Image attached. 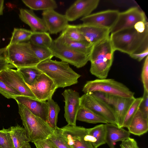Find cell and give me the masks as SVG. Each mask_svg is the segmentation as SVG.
I'll use <instances>...</instances> for the list:
<instances>
[{
	"instance_id": "6da1fadb",
	"label": "cell",
	"mask_w": 148,
	"mask_h": 148,
	"mask_svg": "<svg viewBox=\"0 0 148 148\" xmlns=\"http://www.w3.org/2000/svg\"><path fill=\"white\" fill-rule=\"evenodd\" d=\"M110 39L114 51H118L129 56L141 53L148 49V28L143 32L134 27L111 33Z\"/></svg>"
},
{
	"instance_id": "7a4b0ae2",
	"label": "cell",
	"mask_w": 148,
	"mask_h": 148,
	"mask_svg": "<svg viewBox=\"0 0 148 148\" xmlns=\"http://www.w3.org/2000/svg\"><path fill=\"white\" fill-rule=\"evenodd\" d=\"M114 51L110 36L93 45L89 56L90 73L99 79L106 78L113 63Z\"/></svg>"
},
{
	"instance_id": "3957f363",
	"label": "cell",
	"mask_w": 148,
	"mask_h": 148,
	"mask_svg": "<svg viewBox=\"0 0 148 148\" xmlns=\"http://www.w3.org/2000/svg\"><path fill=\"white\" fill-rule=\"evenodd\" d=\"M36 67L49 77L58 88H64L76 84L81 75L65 62L49 59L39 63Z\"/></svg>"
},
{
	"instance_id": "277c9868",
	"label": "cell",
	"mask_w": 148,
	"mask_h": 148,
	"mask_svg": "<svg viewBox=\"0 0 148 148\" xmlns=\"http://www.w3.org/2000/svg\"><path fill=\"white\" fill-rule=\"evenodd\" d=\"M18 113L30 142L46 139L54 129L47 122L33 114L23 105L18 103Z\"/></svg>"
},
{
	"instance_id": "5b68a950",
	"label": "cell",
	"mask_w": 148,
	"mask_h": 148,
	"mask_svg": "<svg viewBox=\"0 0 148 148\" xmlns=\"http://www.w3.org/2000/svg\"><path fill=\"white\" fill-rule=\"evenodd\" d=\"M5 47L6 58L12 68L36 66L40 62L29 41L8 45Z\"/></svg>"
},
{
	"instance_id": "8992f818",
	"label": "cell",
	"mask_w": 148,
	"mask_h": 148,
	"mask_svg": "<svg viewBox=\"0 0 148 148\" xmlns=\"http://www.w3.org/2000/svg\"><path fill=\"white\" fill-rule=\"evenodd\" d=\"M82 91L84 93L98 92L125 98L134 97V94L125 85L111 79H98L88 81Z\"/></svg>"
},
{
	"instance_id": "52a82bcc",
	"label": "cell",
	"mask_w": 148,
	"mask_h": 148,
	"mask_svg": "<svg viewBox=\"0 0 148 148\" xmlns=\"http://www.w3.org/2000/svg\"><path fill=\"white\" fill-rule=\"evenodd\" d=\"M58 130L70 148H95L94 140L88 134V128L67 124Z\"/></svg>"
},
{
	"instance_id": "ba28073f",
	"label": "cell",
	"mask_w": 148,
	"mask_h": 148,
	"mask_svg": "<svg viewBox=\"0 0 148 148\" xmlns=\"http://www.w3.org/2000/svg\"><path fill=\"white\" fill-rule=\"evenodd\" d=\"M53 56L77 68L84 66L89 61V56L64 45L56 39L49 48Z\"/></svg>"
},
{
	"instance_id": "9c48e42d",
	"label": "cell",
	"mask_w": 148,
	"mask_h": 148,
	"mask_svg": "<svg viewBox=\"0 0 148 148\" xmlns=\"http://www.w3.org/2000/svg\"><path fill=\"white\" fill-rule=\"evenodd\" d=\"M91 93L103 101L110 107L115 115L117 125L121 127L126 114L135 98H125L98 92Z\"/></svg>"
},
{
	"instance_id": "30bf717a",
	"label": "cell",
	"mask_w": 148,
	"mask_h": 148,
	"mask_svg": "<svg viewBox=\"0 0 148 148\" xmlns=\"http://www.w3.org/2000/svg\"><path fill=\"white\" fill-rule=\"evenodd\" d=\"M80 106L103 117L108 123L117 125L116 118L112 110L105 102L92 93H84L80 97Z\"/></svg>"
},
{
	"instance_id": "8fae6325",
	"label": "cell",
	"mask_w": 148,
	"mask_h": 148,
	"mask_svg": "<svg viewBox=\"0 0 148 148\" xmlns=\"http://www.w3.org/2000/svg\"><path fill=\"white\" fill-rule=\"evenodd\" d=\"M0 80L22 96L36 99L17 70L8 68L0 72Z\"/></svg>"
},
{
	"instance_id": "7c38bea8",
	"label": "cell",
	"mask_w": 148,
	"mask_h": 148,
	"mask_svg": "<svg viewBox=\"0 0 148 148\" xmlns=\"http://www.w3.org/2000/svg\"><path fill=\"white\" fill-rule=\"evenodd\" d=\"M28 86L36 99L43 101L52 99L58 88L53 81L43 73L37 78L32 85Z\"/></svg>"
},
{
	"instance_id": "4fadbf2b",
	"label": "cell",
	"mask_w": 148,
	"mask_h": 148,
	"mask_svg": "<svg viewBox=\"0 0 148 148\" xmlns=\"http://www.w3.org/2000/svg\"><path fill=\"white\" fill-rule=\"evenodd\" d=\"M140 21H147L144 12L137 7H132L124 12H119L117 20L111 29L110 33L134 27Z\"/></svg>"
},
{
	"instance_id": "5bb4252c",
	"label": "cell",
	"mask_w": 148,
	"mask_h": 148,
	"mask_svg": "<svg viewBox=\"0 0 148 148\" xmlns=\"http://www.w3.org/2000/svg\"><path fill=\"white\" fill-rule=\"evenodd\" d=\"M62 95L64 99V116L68 124L76 125V117L80 106V97L78 92L72 89L65 90Z\"/></svg>"
},
{
	"instance_id": "9a60e30c",
	"label": "cell",
	"mask_w": 148,
	"mask_h": 148,
	"mask_svg": "<svg viewBox=\"0 0 148 148\" xmlns=\"http://www.w3.org/2000/svg\"><path fill=\"white\" fill-rule=\"evenodd\" d=\"M119 13L117 10H107L90 14L80 20L83 24L104 27L110 30L117 20Z\"/></svg>"
},
{
	"instance_id": "2e32d148",
	"label": "cell",
	"mask_w": 148,
	"mask_h": 148,
	"mask_svg": "<svg viewBox=\"0 0 148 148\" xmlns=\"http://www.w3.org/2000/svg\"><path fill=\"white\" fill-rule=\"evenodd\" d=\"M99 0H77L66 10L65 15L69 21H74L88 16L97 7Z\"/></svg>"
},
{
	"instance_id": "e0dca14e",
	"label": "cell",
	"mask_w": 148,
	"mask_h": 148,
	"mask_svg": "<svg viewBox=\"0 0 148 148\" xmlns=\"http://www.w3.org/2000/svg\"><path fill=\"white\" fill-rule=\"evenodd\" d=\"M76 25L86 40L92 46L110 36V30L106 27L83 23Z\"/></svg>"
},
{
	"instance_id": "ac0fdd59",
	"label": "cell",
	"mask_w": 148,
	"mask_h": 148,
	"mask_svg": "<svg viewBox=\"0 0 148 148\" xmlns=\"http://www.w3.org/2000/svg\"><path fill=\"white\" fill-rule=\"evenodd\" d=\"M42 14L48 31L51 34L62 32L69 25L65 15L59 13L54 10L43 11Z\"/></svg>"
},
{
	"instance_id": "d6986e66",
	"label": "cell",
	"mask_w": 148,
	"mask_h": 148,
	"mask_svg": "<svg viewBox=\"0 0 148 148\" xmlns=\"http://www.w3.org/2000/svg\"><path fill=\"white\" fill-rule=\"evenodd\" d=\"M14 99L17 103L23 105L34 115L47 122L48 109L47 102L23 96L16 97Z\"/></svg>"
},
{
	"instance_id": "ffe728a7",
	"label": "cell",
	"mask_w": 148,
	"mask_h": 148,
	"mask_svg": "<svg viewBox=\"0 0 148 148\" xmlns=\"http://www.w3.org/2000/svg\"><path fill=\"white\" fill-rule=\"evenodd\" d=\"M19 15L21 20L27 25L33 32L48 31L43 19L37 16L33 10L21 8L19 10Z\"/></svg>"
},
{
	"instance_id": "44dd1931",
	"label": "cell",
	"mask_w": 148,
	"mask_h": 148,
	"mask_svg": "<svg viewBox=\"0 0 148 148\" xmlns=\"http://www.w3.org/2000/svg\"><path fill=\"white\" fill-rule=\"evenodd\" d=\"M105 124L106 130V143L110 148H114L115 142L122 141L130 137V133L129 132L122 128L110 123Z\"/></svg>"
},
{
	"instance_id": "7402d4cb",
	"label": "cell",
	"mask_w": 148,
	"mask_h": 148,
	"mask_svg": "<svg viewBox=\"0 0 148 148\" xmlns=\"http://www.w3.org/2000/svg\"><path fill=\"white\" fill-rule=\"evenodd\" d=\"M127 128L130 134L140 136L148 130V119L145 118L138 109Z\"/></svg>"
},
{
	"instance_id": "603a6c76",
	"label": "cell",
	"mask_w": 148,
	"mask_h": 148,
	"mask_svg": "<svg viewBox=\"0 0 148 148\" xmlns=\"http://www.w3.org/2000/svg\"><path fill=\"white\" fill-rule=\"evenodd\" d=\"M66 46L89 56L92 46L86 41H76L70 40L60 34L56 39Z\"/></svg>"
},
{
	"instance_id": "cb8c5ba5",
	"label": "cell",
	"mask_w": 148,
	"mask_h": 148,
	"mask_svg": "<svg viewBox=\"0 0 148 148\" xmlns=\"http://www.w3.org/2000/svg\"><path fill=\"white\" fill-rule=\"evenodd\" d=\"M76 119V120L89 123H108V121L103 117L90 110L81 106H80L78 111Z\"/></svg>"
},
{
	"instance_id": "d4e9b609",
	"label": "cell",
	"mask_w": 148,
	"mask_h": 148,
	"mask_svg": "<svg viewBox=\"0 0 148 148\" xmlns=\"http://www.w3.org/2000/svg\"><path fill=\"white\" fill-rule=\"evenodd\" d=\"M15 148H21L30 141L24 128L18 124L9 128Z\"/></svg>"
},
{
	"instance_id": "484cf974",
	"label": "cell",
	"mask_w": 148,
	"mask_h": 148,
	"mask_svg": "<svg viewBox=\"0 0 148 148\" xmlns=\"http://www.w3.org/2000/svg\"><path fill=\"white\" fill-rule=\"evenodd\" d=\"M22 1L32 10H54L58 7L56 1L54 0H22Z\"/></svg>"
},
{
	"instance_id": "4316f807",
	"label": "cell",
	"mask_w": 148,
	"mask_h": 148,
	"mask_svg": "<svg viewBox=\"0 0 148 148\" xmlns=\"http://www.w3.org/2000/svg\"><path fill=\"white\" fill-rule=\"evenodd\" d=\"M28 86H31L37 78L42 73L36 67L20 68L17 70Z\"/></svg>"
},
{
	"instance_id": "83f0119b",
	"label": "cell",
	"mask_w": 148,
	"mask_h": 148,
	"mask_svg": "<svg viewBox=\"0 0 148 148\" xmlns=\"http://www.w3.org/2000/svg\"><path fill=\"white\" fill-rule=\"evenodd\" d=\"M88 133L95 141V147L97 148L106 143V130L105 124L97 125L93 127L88 128Z\"/></svg>"
},
{
	"instance_id": "f1b7e54d",
	"label": "cell",
	"mask_w": 148,
	"mask_h": 148,
	"mask_svg": "<svg viewBox=\"0 0 148 148\" xmlns=\"http://www.w3.org/2000/svg\"><path fill=\"white\" fill-rule=\"evenodd\" d=\"M53 40L47 32H34L29 41L37 46L49 48Z\"/></svg>"
},
{
	"instance_id": "f546056e",
	"label": "cell",
	"mask_w": 148,
	"mask_h": 148,
	"mask_svg": "<svg viewBox=\"0 0 148 148\" xmlns=\"http://www.w3.org/2000/svg\"><path fill=\"white\" fill-rule=\"evenodd\" d=\"M48 113L47 122L53 129H55L57 127L58 115L60 110L59 106L56 102L50 99L47 101Z\"/></svg>"
},
{
	"instance_id": "4dcf8cb0",
	"label": "cell",
	"mask_w": 148,
	"mask_h": 148,
	"mask_svg": "<svg viewBox=\"0 0 148 148\" xmlns=\"http://www.w3.org/2000/svg\"><path fill=\"white\" fill-rule=\"evenodd\" d=\"M34 32L25 29L14 28L8 45H11L29 41Z\"/></svg>"
},
{
	"instance_id": "1f68e13d",
	"label": "cell",
	"mask_w": 148,
	"mask_h": 148,
	"mask_svg": "<svg viewBox=\"0 0 148 148\" xmlns=\"http://www.w3.org/2000/svg\"><path fill=\"white\" fill-rule=\"evenodd\" d=\"M45 140L52 148H70L61 135L58 127Z\"/></svg>"
},
{
	"instance_id": "d6a6232c",
	"label": "cell",
	"mask_w": 148,
	"mask_h": 148,
	"mask_svg": "<svg viewBox=\"0 0 148 148\" xmlns=\"http://www.w3.org/2000/svg\"><path fill=\"white\" fill-rule=\"evenodd\" d=\"M61 34L71 40L76 41H86L83 35L78 30L76 25L69 24Z\"/></svg>"
},
{
	"instance_id": "836d02e7",
	"label": "cell",
	"mask_w": 148,
	"mask_h": 148,
	"mask_svg": "<svg viewBox=\"0 0 148 148\" xmlns=\"http://www.w3.org/2000/svg\"><path fill=\"white\" fill-rule=\"evenodd\" d=\"M142 99V97L135 98L126 114L121 126L122 128L127 127L132 120L138 110Z\"/></svg>"
},
{
	"instance_id": "e575fe53",
	"label": "cell",
	"mask_w": 148,
	"mask_h": 148,
	"mask_svg": "<svg viewBox=\"0 0 148 148\" xmlns=\"http://www.w3.org/2000/svg\"><path fill=\"white\" fill-rule=\"evenodd\" d=\"M30 43L35 55L40 62L51 59L53 57L49 48L40 47Z\"/></svg>"
},
{
	"instance_id": "d590c367",
	"label": "cell",
	"mask_w": 148,
	"mask_h": 148,
	"mask_svg": "<svg viewBox=\"0 0 148 148\" xmlns=\"http://www.w3.org/2000/svg\"><path fill=\"white\" fill-rule=\"evenodd\" d=\"M0 147L1 148H15L9 128L0 130Z\"/></svg>"
},
{
	"instance_id": "8d00e7d4",
	"label": "cell",
	"mask_w": 148,
	"mask_h": 148,
	"mask_svg": "<svg viewBox=\"0 0 148 148\" xmlns=\"http://www.w3.org/2000/svg\"><path fill=\"white\" fill-rule=\"evenodd\" d=\"M0 93L7 99L22 96L18 92L10 87L0 80Z\"/></svg>"
},
{
	"instance_id": "74e56055",
	"label": "cell",
	"mask_w": 148,
	"mask_h": 148,
	"mask_svg": "<svg viewBox=\"0 0 148 148\" xmlns=\"http://www.w3.org/2000/svg\"><path fill=\"white\" fill-rule=\"evenodd\" d=\"M142 97L138 110L145 118L148 119V91L144 89L143 94Z\"/></svg>"
},
{
	"instance_id": "f35d334b",
	"label": "cell",
	"mask_w": 148,
	"mask_h": 148,
	"mask_svg": "<svg viewBox=\"0 0 148 148\" xmlns=\"http://www.w3.org/2000/svg\"><path fill=\"white\" fill-rule=\"evenodd\" d=\"M141 79L144 89L148 91V56H146L142 68Z\"/></svg>"
},
{
	"instance_id": "ab89813d",
	"label": "cell",
	"mask_w": 148,
	"mask_h": 148,
	"mask_svg": "<svg viewBox=\"0 0 148 148\" xmlns=\"http://www.w3.org/2000/svg\"><path fill=\"white\" fill-rule=\"evenodd\" d=\"M120 146L121 148H139L135 140L130 137L122 141Z\"/></svg>"
},
{
	"instance_id": "60d3db41",
	"label": "cell",
	"mask_w": 148,
	"mask_h": 148,
	"mask_svg": "<svg viewBox=\"0 0 148 148\" xmlns=\"http://www.w3.org/2000/svg\"><path fill=\"white\" fill-rule=\"evenodd\" d=\"M148 49L144 51L137 54H134L130 55L132 58L137 60L138 61H140L145 57L148 56Z\"/></svg>"
},
{
	"instance_id": "b9f144b4",
	"label": "cell",
	"mask_w": 148,
	"mask_h": 148,
	"mask_svg": "<svg viewBox=\"0 0 148 148\" xmlns=\"http://www.w3.org/2000/svg\"><path fill=\"white\" fill-rule=\"evenodd\" d=\"M12 68L6 58H0V72L8 68Z\"/></svg>"
},
{
	"instance_id": "7bdbcfd3",
	"label": "cell",
	"mask_w": 148,
	"mask_h": 148,
	"mask_svg": "<svg viewBox=\"0 0 148 148\" xmlns=\"http://www.w3.org/2000/svg\"><path fill=\"white\" fill-rule=\"evenodd\" d=\"M34 143L36 148H52L45 140H38Z\"/></svg>"
},
{
	"instance_id": "ee69618b",
	"label": "cell",
	"mask_w": 148,
	"mask_h": 148,
	"mask_svg": "<svg viewBox=\"0 0 148 148\" xmlns=\"http://www.w3.org/2000/svg\"><path fill=\"white\" fill-rule=\"evenodd\" d=\"M6 47L0 48V58H6L5 56Z\"/></svg>"
},
{
	"instance_id": "f6af8a7d",
	"label": "cell",
	"mask_w": 148,
	"mask_h": 148,
	"mask_svg": "<svg viewBox=\"0 0 148 148\" xmlns=\"http://www.w3.org/2000/svg\"><path fill=\"white\" fill-rule=\"evenodd\" d=\"M4 0H0V16L2 15L3 13L4 9Z\"/></svg>"
},
{
	"instance_id": "bcb514c9",
	"label": "cell",
	"mask_w": 148,
	"mask_h": 148,
	"mask_svg": "<svg viewBox=\"0 0 148 148\" xmlns=\"http://www.w3.org/2000/svg\"><path fill=\"white\" fill-rule=\"evenodd\" d=\"M21 148H31L29 143L25 144Z\"/></svg>"
},
{
	"instance_id": "7dc6e473",
	"label": "cell",
	"mask_w": 148,
	"mask_h": 148,
	"mask_svg": "<svg viewBox=\"0 0 148 148\" xmlns=\"http://www.w3.org/2000/svg\"><path fill=\"white\" fill-rule=\"evenodd\" d=\"M0 148H1L0 147Z\"/></svg>"
},
{
	"instance_id": "c3c4849f",
	"label": "cell",
	"mask_w": 148,
	"mask_h": 148,
	"mask_svg": "<svg viewBox=\"0 0 148 148\" xmlns=\"http://www.w3.org/2000/svg\"></svg>"
}]
</instances>
